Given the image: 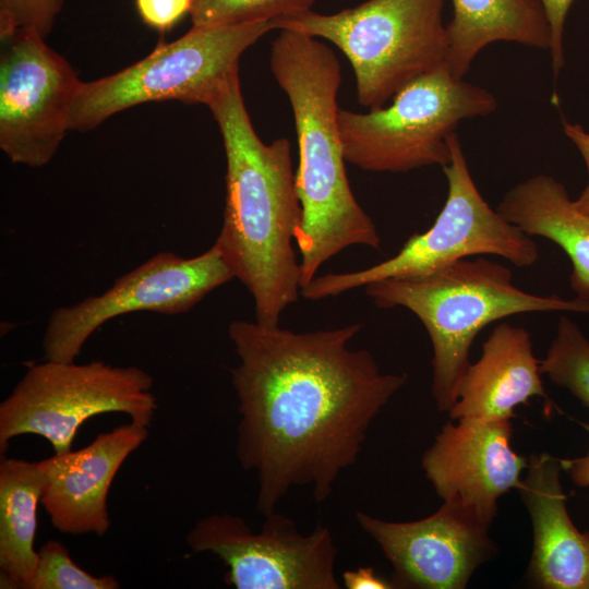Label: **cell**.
<instances>
[{
	"instance_id": "obj_16",
	"label": "cell",
	"mask_w": 589,
	"mask_h": 589,
	"mask_svg": "<svg viewBox=\"0 0 589 589\" xmlns=\"http://www.w3.org/2000/svg\"><path fill=\"white\" fill-rule=\"evenodd\" d=\"M517 489L530 515L532 585L544 589H589V531H579L567 510L561 458L532 454Z\"/></svg>"
},
{
	"instance_id": "obj_19",
	"label": "cell",
	"mask_w": 589,
	"mask_h": 589,
	"mask_svg": "<svg viewBox=\"0 0 589 589\" xmlns=\"http://www.w3.org/2000/svg\"><path fill=\"white\" fill-rule=\"evenodd\" d=\"M448 67L462 79L486 45L512 41L550 50L551 28L540 0H452Z\"/></svg>"
},
{
	"instance_id": "obj_2",
	"label": "cell",
	"mask_w": 589,
	"mask_h": 589,
	"mask_svg": "<svg viewBox=\"0 0 589 589\" xmlns=\"http://www.w3.org/2000/svg\"><path fill=\"white\" fill-rule=\"evenodd\" d=\"M227 159L226 203L214 244L254 300L255 322L277 326L301 294L293 240L302 218L290 143L256 134L236 74L209 104Z\"/></svg>"
},
{
	"instance_id": "obj_23",
	"label": "cell",
	"mask_w": 589,
	"mask_h": 589,
	"mask_svg": "<svg viewBox=\"0 0 589 589\" xmlns=\"http://www.w3.org/2000/svg\"><path fill=\"white\" fill-rule=\"evenodd\" d=\"M112 575L94 576L71 558L62 543L49 540L38 551L34 574L24 589H118Z\"/></svg>"
},
{
	"instance_id": "obj_10",
	"label": "cell",
	"mask_w": 589,
	"mask_h": 589,
	"mask_svg": "<svg viewBox=\"0 0 589 589\" xmlns=\"http://www.w3.org/2000/svg\"><path fill=\"white\" fill-rule=\"evenodd\" d=\"M254 531L237 515L216 513L202 518L187 534L195 553L216 555L227 567L225 582L236 589H339L338 550L328 527L309 533L277 510L264 516Z\"/></svg>"
},
{
	"instance_id": "obj_11",
	"label": "cell",
	"mask_w": 589,
	"mask_h": 589,
	"mask_svg": "<svg viewBox=\"0 0 589 589\" xmlns=\"http://www.w3.org/2000/svg\"><path fill=\"white\" fill-rule=\"evenodd\" d=\"M233 278L215 244L189 259L159 252L117 278L103 293L55 310L43 337L45 359L73 362L87 339L108 321L134 312L185 313Z\"/></svg>"
},
{
	"instance_id": "obj_25",
	"label": "cell",
	"mask_w": 589,
	"mask_h": 589,
	"mask_svg": "<svg viewBox=\"0 0 589 589\" xmlns=\"http://www.w3.org/2000/svg\"><path fill=\"white\" fill-rule=\"evenodd\" d=\"M145 24L159 31L171 29L193 7V0H135Z\"/></svg>"
},
{
	"instance_id": "obj_7",
	"label": "cell",
	"mask_w": 589,
	"mask_h": 589,
	"mask_svg": "<svg viewBox=\"0 0 589 589\" xmlns=\"http://www.w3.org/2000/svg\"><path fill=\"white\" fill-rule=\"evenodd\" d=\"M496 107L490 92L455 76L445 64L402 87L387 108L366 113L339 109L345 159L376 172L443 168L452 157L447 136L458 123Z\"/></svg>"
},
{
	"instance_id": "obj_27",
	"label": "cell",
	"mask_w": 589,
	"mask_h": 589,
	"mask_svg": "<svg viewBox=\"0 0 589 589\" xmlns=\"http://www.w3.org/2000/svg\"><path fill=\"white\" fill-rule=\"evenodd\" d=\"M563 129L566 136L578 148L588 170V183L574 203L580 212L589 214V133L581 125L567 121H563Z\"/></svg>"
},
{
	"instance_id": "obj_5",
	"label": "cell",
	"mask_w": 589,
	"mask_h": 589,
	"mask_svg": "<svg viewBox=\"0 0 589 589\" xmlns=\"http://www.w3.org/2000/svg\"><path fill=\"white\" fill-rule=\"evenodd\" d=\"M445 0H368L334 14L308 11L274 20L276 29L324 38L348 58L358 103L370 110L416 79L448 64Z\"/></svg>"
},
{
	"instance_id": "obj_12",
	"label": "cell",
	"mask_w": 589,
	"mask_h": 589,
	"mask_svg": "<svg viewBox=\"0 0 589 589\" xmlns=\"http://www.w3.org/2000/svg\"><path fill=\"white\" fill-rule=\"evenodd\" d=\"M0 38V148L13 164L45 166L70 130L82 81L38 33Z\"/></svg>"
},
{
	"instance_id": "obj_9",
	"label": "cell",
	"mask_w": 589,
	"mask_h": 589,
	"mask_svg": "<svg viewBox=\"0 0 589 589\" xmlns=\"http://www.w3.org/2000/svg\"><path fill=\"white\" fill-rule=\"evenodd\" d=\"M152 388L153 377L134 365L56 360L32 364L0 404V453L24 434L46 438L56 454L69 452L81 425L107 412H122L149 426L158 408Z\"/></svg>"
},
{
	"instance_id": "obj_1",
	"label": "cell",
	"mask_w": 589,
	"mask_h": 589,
	"mask_svg": "<svg viewBox=\"0 0 589 589\" xmlns=\"http://www.w3.org/2000/svg\"><path fill=\"white\" fill-rule=\"evenodd\" d=\"M359 323L297 333L232 321L228 335L240 421L236 453L257 482L256 509L275 510L293 488L326 501L352 467L368 431L408 374L382 372L373 354L349 348Z\"/></svg>"
},
{
	"instance_id": "obj_29",
	"label": "cell",
	"mask_w": 589,
	"mask_h": 589,
	"mask_svg": "<svg viewBox=\"0 0 589 589\" xmlns=\"http://www.w3.org/2000/svg\"><path fill=\"white\" fill-rule=\"evenodd\" d=\"M563 471H565L574 484L579 488L589 486V449L580 457L573 459H561Z\"/></svg>"
},
{
	"instance_id": "obj_8",
	"label": "cell",
	"mask_w": 589,
	"mask_h": 589,
	"mask_svg": "<svg viewBox=\"0 0 589 589\" xmlns=\"http://www.w3.org/2000/svg\"><path fill=\"white\" fill-rule=\"evenodd\" d=\"M447 142L452 157L443 170L448 193L434 224L376 265L316 276L301 289L304 299L336 297L374 281L428 274L474 255L501 256L518 267L537 262L538 247L531 237L494 211L479 192L457 134L450 133Z\"/></svg>"
},
{
	"instance_id": "obj_21",
	"label": "cell",
	"mask_w": 589,
	"mask_h": 589,
	"mask_svg": "<svg viewBox=\"0 0 589 589\" xmlns=\"http://www.w3.org/2000/svg\"><path fill=\"white\" fill-rule=\"evenodd\" d=\"M540 369L553 384L589 408V339L568 316H561Z\"/></svg>"
},
{
	"instance_id": "obj_18",
	"label": "cell",
	"mask_w": 589,
	"mask_h": 589,
	"mask_svg": "<svg viewBox=\"0 0 589 589\" xmlns=\"http://www.w3.org/2000/svg\"><path fill=\"white\" fill-rule=\"evenodd\" d=\"M497 212L528 236L557 244L572 262V290L589 299V214L576 207L560 181L533 176L512 188Z\"/></svg>"
},
{
	"instance_id": "obj_4",
	"label": "cell",
	"mask_w": 589,
	"mask_h": 589,
	"mask_svg": "<svg viewBox=\"0 0 589 589\" xmlns=\"http://www.w3.org/2000/svg\"><path fill=\"white\" fill-rule=\"evenodd\" d=\"M364 288L377 308L408 309L425 327L433 350L432 395L440 411L455 404L472 342L490 323L531 312L589 314V299L526 292L514 285L506 266L484 257H465L428 274L387 278Z\"/></svg>"
},
{
	"instance_id": "obj_17",
	"label": "cell",
	"mask_w": 589,
	"mask_h": 589,
	"mask_svg": "<svg viewBox=\"0 0 589 589\" xmlns=\"http://www.w3.org/2000/svg\"><path fill=\"white\" fill-rule=\"evenodd\" d=\"M541 375L529 332L501 323L483 342L480 359L459 380L449 418L510 421L517 406L534 396L548 399Z\"/></svg>"
},
{
	"instance_id": "obj_14",
	"label": "cell",
	"mask_w": 589,
	"mask_h": 589,
	"mask_svg": "<svg viewBox=\"0 0 589 589\" xmlns=\"http://www.w3.org/2000/svg\"><path fill=\"white\" fill-rule=\"evenodd\" d=\"M510 421L447 422L424 452L421 466L436 494L456 498L491 527L497 501L521 483L528 460L512 447Z\"/></svg>"
},
{
	"instance_id": "obj_24",
	"label": "cell",
	"mask_w": 589,
	"mask_h": 589,
	"mask_svg": "<svg viewBox=\"0 0 589 589\" xmlns=\"http://www.w3.org/2000/svg\"><path fill=\"white\" fill-rule=\"evenodd\" d=\"M62 3L63 0H0V37L33 31L45 38Z\"/></svg>"
},
{
	"instance_id": "obj_20",
	"label": "cell",
	"mask_w": 589,
	"mask_h": 589,
	"mask_svg": "<svg viewBox=\"0 0 589 589\" xmlns=\"http://www.w3.org/2000/svg\"><path fill=\"white\" fill-rule=\"evenodd\" d=\"M38 461L1 458L0 462V587L25 588L32 578L37 507L46 486Z\"/></svg>"
},
{
	"instance_id": "obj_6",
	"label": "cell",
	"mask_w": 589,
	"mask_h": 589,
	"mask_svg": "<svg viewBox=\"0 0 589 589\" xmlns=\"http://www.w3.org/2000/svg\"><path fill=\"white\" fill-rule=\"evenodd\" d=\"M275 28L274 21L193 26L159 41L142 60L117 73L81 82L69 117L71 131H89L111 116L149 101L204 104L239 74L241 55Z\"/></svg>"
},
{
	"instance_id": "obj_22",
	"label": "cell",
	"mask_w": 589,
	"mask_h": 589,
	"mask_svg": "<svg viewBox=\"0 0 589 589\" xmlns=\"http://www.w3.org/2000/svg\"><path fill=\"white\" fill-rule=\"evenodd\" d=\"M315 0H193V26L274 21L311 10Z\"/></svg>"
},
{
	"instance_id": "obj_13",
	"label": "cell",
	"mask_w": 589,
	"mask_h": 589,
	"mask_svg": "<svg viewBox=\"0 0 589 589\" xmlns=\"http://www.w3.org/2000/svg\"><path fill=\"white\" fill-rule=\"evenodd\" d=\"M354 517L390 563L393 588L464 589L497 550L490 527L456 498L414 521H388L364 512Z\"/></svg>"
},
{
	"instance_id": "obj_15",
	"label": "cell",
	"mask_w": 589,
	"mask_h": 589,
	"mask_svg": "<svg viewBox=\"0 0 589 589\" xmlns=\"http://www.w3.org/2000/svg\"><path fill=\"white\" fill-rule=\"evenodd\" d=\"M148 435V426L130 421L98 434L87 446L38 461L47 482L40 503L61 533L103 537L111 520L107 498L124 460Z\"/></svg>"
},
{
	"instance_id": "obj_26",
	"label": "cell",
	"mask_w": 589,
	"mask_h": 589,
	"mask_svg": "<svg viewBox=\"0 0 589 589\" xmlns=\"http://www.w3.org/2000/svg\"><path fill=\"white\" fill-rule=\"evenodd\" d=\"M551 28L550 56L555 76L564 65L563 32L568 10L574 0H540Z\"/></svg>"
},
{
	"instance_id": "obj_3",
	"label": "cell",
	"mask_w": 589,
	"mask_h": 589,
	"mask_svg": "<svg viewBox=\"0 0 589 589\" xmlns=\"http://www.w3.org/2000/svg\"><path fill=\"white\" fill-rule=\"evenodd\" d=\"M279 31L272 44L271 69L289 98L297 131L296 185L302 218L294 241L301 254L302 289L344 249L364 245L380 250L381 238L346 173L338 125L339 62L315 37Z\"/></svg>"
},
{
	"instance_id": "obj_28",
	"label": "cell",
	"mask_w": 589,
	"mask_h": 589,
	"mask_svg": "<svg viewBox=\"0 0 589 589\" xmlns=\"http://www.w3.org/2000/svg\"><path fill=\"white\" fill-rule=\"evenodd\" d=\"M344 586L347 589H392L390 581L378 576L373 567H358L346 570L341 575Z\"/></svg>"
}]
</instances>
